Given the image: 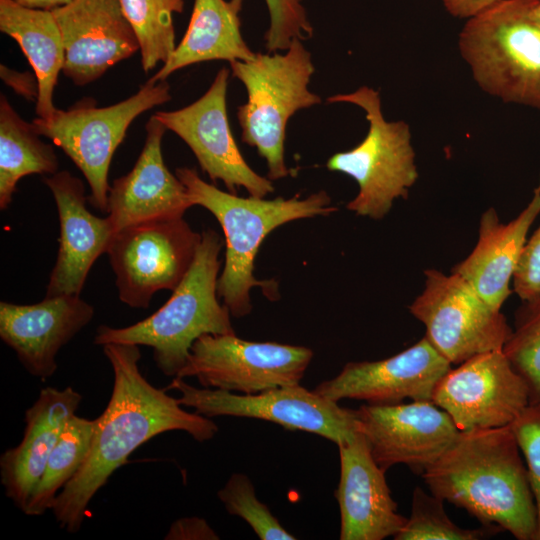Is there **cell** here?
I'll use <instances>...</instances> for the list:
<instances>
[{
    "label": "cell",
    "mask_w": 540,
    "mask_h": 540,
    "mask_svg": "<svg viewBox=\"0 0 540 540\" xmlns=\"http://www.w3.org/2000/svg\"><path fill=\"white\" fill-rule=\"evenodd\" d=\"M451 365L424 336L394 356L349 362L336 377L320 383L314 391L335 402L347 398L368 404H396L405 399L431 401L436 384Z\"/></svg>",
    "instance_id": "2e32d148"
},
{
    "label": "cell",
    "mask_w": 540,
    "mask_h": 540,
    "mask_svg": "<svg viewBox=\"0 0 540 540\" xmlns=\"http://www.w3.org/2000/svg\"><path fill=\"white\" fill-rule=\"evenodd\" d=\"M201 233L182 218L156 220L118 231L107 250L119 299L145 309L160 290L173 291L188 272Z\"/></svg>",
    "instance_id": "8fae6325"
},
{
    "label": "cell",
    "mask_w": 540,
    "mask_h": 540,
    "mask_svg": "<svg viewBox=\"0 0 540 540\" xmlns=\"http://www.w3.org/2000/svg\"><path fill=\"white\" fill-rule=\"evenodd\" d=\"M422 477L432 494L483 525L517 540L536 539V504L510 425L459 431Z\"/></svg>",
    "instance_id": "7a4b0ae2"
},
{
    "label": "cell",
    "mask_w": 540,
    "mask_h": 540,
    "mask_svg": "<svg viewBox=\"0 0 540 540\" xmlns=\"http://www.w3.org/2000/svg\"><path fill=\"white\" fill-rule=\"evenodd\" d=\"M0 76L4 83L28 101H37L39 83L35 73L18 72L1 64Z\"/></svg>",
    "instance_id": "d590c367"
},
{
    "label": "cell",
    "mask_w": 540,
    "mask_h": 540,
    "mask_svg": "<svg viewBox=\"0 0 540 540\" xmlns=\"http://www.w3.org/2000/svg\"><path fill=\"white\" fill-rule=\"evenodd\" d=\"M121 10L139 44L145 72L166 63L176 48L173 15L184 9V0H119Z\"/></svg>",
    "instance_id": "83f0119b"
},
{
    "label": "cell",
    "mask_w": 540,
    "mask_h": 540,
    "mask_svg": "<svg viewBox=\"0 0 540 540\" xmlns=\"http://www.w3.org/2000/svg\"><path fill=\"white\" fill-rule=\"evenodd\" d=\"M327 102L350 103L365 112L369 129L364 139L354 148L332 155L326 166L352 177L358 185V193L347 209L380 220L397 199L408 198L419 176L410 127L404 121H387L379 92L368 86L330 96Z\"/></svg>",
    "instance_id": "52a82bcc"
},
{
    "label": "cell",
    "mask_w": 540,
    "mask_h": 540,
    "mask_svg": "<svg viewBox=\"0 0 540 540\" xmlns=\"http://www.w3.org/2000/svg\"><path fill=\"white\" fill-rule=\"evenodd\" d=\"M176 176L186 187L193 205H199L218 220L225 237V264L217 283V294L230 314L241 318L252 310L250 290L258 287L271 301L279 298L275 280H258L254 262L258 250L274 229L294 220L327 216L338 208L326 191L305 198L299 195L272 200L240 197L204 181L188 167H180Z\"/></svg>",
    "instance_id": "3957f363"
},
{
    "label": "cell",
    "mask_w": 540,
    "mask_h": 540,
    "mask_svg": "<svg viewBox=\"0 0 540 540\" xmlns=\"http://www.w3.org/2000/svg\"><path fill=\"white\" fill-rule=\"evenodd\" d=\"M34 127L22 119L3 94L0 97V209L12 202L17 183L32 174H55L54 147L43 142Z\"/></svg>",
    "instance_id": "484cf974"
},
{
    "label": "cell",
    "mask_w": 540,
    "mask_h": 540,
    "mask_svg": "<svg viewBox=\"0 0 540 540\" xmlns=\"http://www.w3.org/2000/svg\"><path fill=\"white\" fill-rule=\"evenodd\" d=\"M229 75L228 68H221L199 99L154 116L189 146L212 181H222L231 193L243 187L250 196L264 198L274 192L272 181L248 165L230 128L226 104Z\"/></svg>",
    "instance_id": "5bb4252c"
},
{
    "label": "cell",
    "mask_w": 540,
    "mask_h": 540,
    "mask_svg": "<svg viewBox=\"0 0 540 540\" xmlns=\"http://www.w3.org/2000/svg\"><path fill=\"white\" fill-rule=\"evenodd\" d=\"M145 129V143L134 167L109 189L106 213L116 233L145 222L182 218L194 206L184 184L163 160L166 127L152 115Z\"/></svg>",
    "instance_id": "d6986e66"
},
{
    "label": "cell",
    "mask_w": 540,
    "mask_h": 540,
    "mask_svg": "<svg viewBox=\"0 0 540 540\" xmlns=\"http://www.w3.org/2000/svg\"><path fill=\"white\" fill-rule=\"evenodd\" d=\"M18 3L32 8L52 10L69 4L72 0H16Z\"/></svg>",
    "instance_id": "74e56055"
},
{
    "label": "cell",
    "mask_w": 540,
    "mask_h": 540,
    "mask_svg": "<svg viewBox=\"0 0 540 540\" xmlns=\"http://www.w3.org/2000/svg\"><path fill=\"white\" fill-rule=\"evenodd\" d=\"M512 290L522 302L540 296V224L521 251L512 278Z\"/></svg>",
    "instance_id": "836d02e7"
},
{
    "label": "cell",
    "mask_w": 540,
    "mask_h": 540,
    "mask_svg": "<svg viewBox=\"0 0 540 540\" xmlns=\"http://www.w3.org/2000/svg\"><path fill=\"white\" fill-rule=\"evenodd\" d=\"M0 30L18 43L37 76V117L51 118L57 109L53 94L65 61L62 34L52 10L0 0Z\"/></svg>",
    "instance_id": "d4e9b609"
},
{
    "label": "cell",
    "mask_w": 540,
    "mask_h": 540,
    "mask_svg": "<svg viewBox=\"0 0 540 540\" xmlns=\"http://www.w3.org/2000/svg\"><path fill=\"white\" fill-rule=\"evenodd\" d=\"M224 245L220 235L207 229L193 262L165 304L145 319L126 327L100 325L94 344L149 346L157 368L176 377L186 364L193 343L202 335L233 334L228 308L219 302L217 283L219 255Z\"/></svg>",
    "instance_id": "277c9868"
},
{
    "label": "cell",
    "mask_w": 540,
    "mask_h": 540,
    "mask_svg": "<svg viewBox=\"0 0 540 540\" xmlns=\"http://www.w3.org/2000/svg\"><path fill=\"white\" fill-rule=\"evenodd\" d=\"M503 351L526 381L530 404H540V296L522 302L517 309Z\"/></svg>",
    "instance_id": "f1b7e54d"
},
{
    "label": "cell",
    "mask_w": 540,
    "mask_h": 540,
    "mask_svg": "<svg viewBox=\"0 0 540 540\" xmlns=\"http://www.w3.org/2000/svg\"><path fill=\"white\" fill-rule=\"evenodd\" d=\"M337 446L340 479L335 497L340 509V539L394 537L407 518L398 512L385 471L375 462L367 439L358 432Z\"/></svg>",
    "instance_id": "ffe728a7"
},
{
    "label": "cell",
    "mask_w": 540,
    "mask_h": 540,
    "mask_svg": "<svg viewBox=\"0 0 540 540\" xmlns=\"http://www.w3.org/2000/svg\"><path fill=\"white\" fill-rule=\"evenodd\" d=\"M167 389L180 393L184 407L212 418L233 416L262 419L287 430L322 436L336 444L352 439L358 432L356 409H348L300 384L272 388L256 394H240L222 389L196 388L174 377Z\"/></svg>",
    "instance_id": "30bf717a"
},
{
    "label": "cell",
    "mask_w": 540,
    "mask_h": 540,
    "mask_svg": "<svg viewBox=\"0 0 540 540\" xmlns=\"http://www.w3.org/2000/svg\"><path fill=\"white\" fill-rule=\"evenodd\" d=\"M431 401L465 431L510 425L530 404V394L502 349L451 368L436 384Z\"/></svg>",
    "instance_id": "4fadbf2b"
},
{
    "label": "cell",
    "mask_w": 540,
    "mask_h": 540,
    "mask_svg": "<svg viewBox=\"0 0 540 540\" xmlns=\"http://www.w3.org/2000/svg\"><path fill=\"white\" fill-rule=\"evenodd\" d=\"M93 425L94 420L76 414L67 421L30 496L24 510L26 515L39 516L51 510L57 495L79 471L89 453Z\"/></svg>",
    "instance_id": "4316f807"
},
{
    "label": "cell",
    "mask_w": 540,
    "mask_h": 540,
    "mask_svg": "<svg viewBox=\"0 0 540 540\" xmlns=\"http://www.w3.org/2000/svg\"><path fill=\"white\" fill-rule=\"evenodd\" d=\"M52 12L63 38L62 72L75 85L94 82L139 50L119 0H72Z\"/></svg>",
    "instance_id": "e0dca14e"
},
{
    "label": "cell",
    "mask_w": 540,
    "mask_h": 540,
    "mask_svg": "<svg viewBox=\"0 0 540 540\" xmlns=\"http://www.w3.org/2000/svg\"><path fill=\"white\" fill-rule=\"evenodd\" d=\"M444 500L427 494L421 487L413 490L411 515L393 537L395 540H478L485 533L455 524L444 509Z\"/></svg>",
    "instance_id": "f546056e"
},
{
    "label": "cell",
    "mask_w": 540,
    "mask_h": 540,
    "mask_svg": "<svg viewBox=\"0 0 540 540\" xmlns=\"http://www.w3.org/2000/svg\"><path fill=\"white\" fill-rule=\"evenodd\" d=\"M540 0H498L467 19L460 54L474 80L504 102L540 109Z\"/></svg>",
    "instance_id": "5b68a950"
},
{
    "label": "cell",
    "mask_w": 540,
    "mask_h": 540,
    "mask_svg": "<svg viewBox=\"0 0 540 540\" xmlns=\"http://www.w3.org/2000/svg\"><path fill=\"white\" fill-rule=\"evenodd\" d=\"M102 347L113 371L111 396L105 410L94 419L85 461L51 508L60 528L69 533L80 530L93 497L142 444L174 430L184 431L198 442L211 440L218 432L211 418L188 412L142 375L139 346Z\"/></svg>",
    "instance_id": "6da1fadb"
},
{
    "label": "cell",
    "mask_w": 540,
    "mask_h": 540,
    "mask_svg": "<svg viewBox=\"0 0 540 540\" xmlns=\"http://www.w3.org/2000/svg\"><path fill=\"white\" fill-rule=\"evenodd\" d=\"M170 99L166 80H148L116 104L99 108L93 99H83L66 110L57 108L47 120L37 117L32 123L39 135L60 147L80 169L90 188L88 201L107 212L108 173L114 152L140 114Z\"/></svg>",
    "instance_id": "ba28073f"
},
{
    "label": "cell",
    "mask_w": 540,
    "mask_h": 540,
    "mask_svg": "<svg viewBox=\"0 0 540 540\" xmlns=\"http://www.w3.org/2000/svg\"><path fill=\"white\" fill-rule=\"evenodd\" d=\"M243 0H194L187 30L169 60L149 80L163 81L186 66L214 60L248 61L255 52L241 33Z\"/></svg>",
    "instance_id": "cb8c5ba5"
},
{
    "label": "cell",
    "mask_w": 540,
    "mask_h": 540,
    "mask_svg": "<svg viewBox=\"0 0 540 540\" xmlns=\"http://www.w3.org/2000/svg\"><path fill=\"white\" fill-rule=\"evenodd\" d=\"M446 10L454 17L469 19L498 0H442Z\"/></svg>",
    "instance_id": "8d00e7d4"
},
{
    "label": "cell",
    "mask_w": 540,
    "mask_h": 540,
    "mask_svg": "<svg viewBox=\"0 0 540 540\" xmlns=\"http://www.w3.org/2000/svg\"><path fill=\"white\" fill-rule=\"evenodd\" d=\"M522 453L534 496L540 540V404H529L510 424Z\"/></svg>",
    "instance_id": "d6a6232c"
},
{
    "label": "cell",
    "mask_w": 540,
    "mask_h": 540,
    "mask_svg": "<svg viewBox=\"0 0 540 540\" xmlns=\"http://www.w3.org/2000/svg\"><path fill=\"white\" fill-rule=\"evenodd\" d=\"M539 214L540 178L530 201L514 219L501 222L493 207L482 213L473 250L451 272L465 279L492 308L501 310L513 293V274Z\"/></svg>",
    "instance_id": "7402d4cb"
},
{
    "label": "cell",
    "mask_w": 540,
    "mask_h": 540,
    "mask_svg": "<svg viewBox=\"0 0 540 540\" xmlns=\"http://www.w3.org/2000/svg\"><path fill=\"white\" fill-rule=\"evenodd\" d=\"M269 27L265 32L268 52L285 51L295 39L308 40L313 35L304 0H265Z\"/></svg>",
    "instance_id": "1f68e13d"
},
{
    "label": "cell",
    "mask_w": 540,
    "mask_h": 540,
    "mask_svg": "<svg viewBox=\"0 0 540 540\" xmlns=\"http://www.w3.org/2000/svg\"><path fill=\"white\" fill-rule=\"evenodd\" d=\"M313 357L307 347L205 334L192 345L176 377H195L205 388L256 394L300 384Z\"/></svg>",
    "instance_id": "7c38bea8"
},
{
    "label": "cell",
    "mask_w": 540,
    "mask_h": 540,
    "mask_svg": "<svg viewBox=\"0 0 540 540\" xmlns=\"http://www.w3.org/2000/svg\"><path fill=\"white\" fill-rule=\"evenodd\" d=\"M356 415L359 432L385 472L403 464L423 473L459 433L451 417L432 401L361 405Z\"/></svg>",
    "instance_id": "9a60e30c"
},
{
    "label": "cell",
    "mask_w": 540,
    "mask_h": 540,
    "mask_svg": "<svg viewBox=\"0 0 540 540\" xmlns=\"http://www.w3.org/2000/svg\"><path fill=\"white\" fill-rule=\"evenodd\" d=\"M43 181L56 202L60 224L59 250L46 296L80 295L92 265L107 253L116 232L107 216L88 210L79 178L63 170Z\"/></svg>",
    "instance_id": "44dd1931"
},
{
    "label": "cell",
    "mask_w": 540,
    "mask_h": 540,
    "mask_svg": "<svg viewBox=\"0 0 540 540\" xmlns=\"http://www.w3.org/2000/svg\"><path fill=\"white\" fill-rule=\"evenodd\" d=\"M535 14L538 18H540V2L535 8Z\"/></svg>",
    "instance_id": "f35d334b"
},
{
    "label": "cell",
    "mask_w": 540,
    "mask_h": 540,
    "mask_svg": "<svg viewBox=\"0 0 540 540\" xmlns=\"http://www.w3.org/2000/svg\"><path fill=\"white\" fill-rule=\"evenodd\" d=\"M82 395L68 386L46 387L25 412L21 442L0 457V478L5 495L24 512L49 456L67 421L76 414Z\"/></svg>",
    "instance_id": "603a6c76"
},
{
    "label": "cell",
    "mask_w": 540,
    "mask_h": 540,
    "mask_svg": "<svg viewBox=\"0 0 540 540\" xmlns=\"http://www.w3.org/2000/svg\"><path fill=\"white\" fill-rule=\"evenodd\" d=\"M164 538L166 540H217L219 536L205 519L186 517L174 521Z\"/></svg>",
    "instance_id": "e575fe53"
},
{
    "label": "cell",
    "mask_w": 540,
    "mask_h": 540,
    "mask_svg": "<svg viewBox=\"0 0 540 540\" xmlns=\"http://www.w3.org/2000/svg\"><path fill=\"white\" fill-rule=\"evenodd\" d=\"M409 312L426 329L425 337L451 364L502 350L512 327L501 310L487 304L462 277L430 268Z\"/></svg>",
    "instance_id": "9c48e42d"
},
{
    "label": "cell",
    "mask_w": 540,
    "mask_h": 540,
    "mask_svg": "<svg viewBox=\"0 0 540 540\" xmlns=\"http://www.w3.org/2000/svg\"><path fill=\"white\" fill-rule=\"evenodd\" d=\"M229 64L248 96L237 108L242 141L266 160L267 178L287 177L284 145L288 120L297 111L321 103L320 96L308 87L315 72L311 53L295 39L285 53H256L251 60Z\"/></svg>",
    "instance_id": "8992f818"
},
{
    "label": "cell",
    "mask_w": 540,
    "mask_h": 540,
    "mask_svg": "<svg viewBox=\"0 0 540 540\" xmlns=\"http://www.w3.org/2000/svg\"><path fill=\"white\" fill-rule=\"evenodd\" d=\"M94 317L80 295L45 296L35 304L0 302V338L32 376L47 379L56 356Z\"/></svg>",
    "instance_id": "ac0fdd59"
},
{
    "label": "cell",
    "mask_w": 540,
    "mask_h": 540,
    "mask_svg": "<svg viewBox=\"0 0 540 540\" xmlns=\"http://www.w3.org/2000/svg\"><path fill=\"white\" fill-rule=\"evenodd\" d=\"M217 496L227 512L246 521L260 539H296L279 523L269 508L259 501L255 488L246 475L233 473Z\"/></svg>",
    "instance_id": "4dcf8cb0"
}]
</instances>
